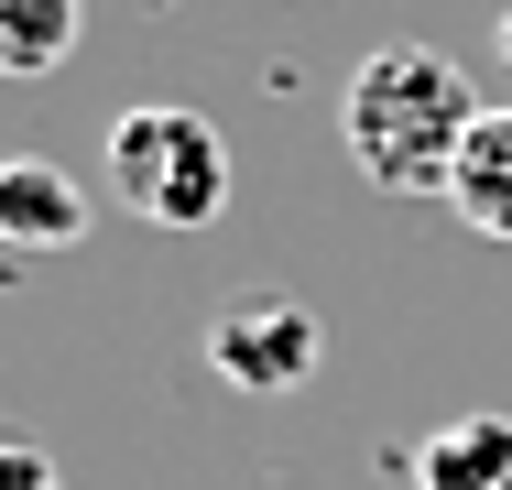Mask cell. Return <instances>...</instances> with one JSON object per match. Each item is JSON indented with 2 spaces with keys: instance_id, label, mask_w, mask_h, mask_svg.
<instances>
[{
  "instance_id": "obj_5",
  "label": "cell",
  "mask_w": 512,
  "mask_h": 490,
  "mask_svg": "<svg viewBox=\"0 0 512 490\" xmlns=\"http://www.w3.org/2000/svg\"><path fill=\"white\" fill-rule=\"evenodd\" d=\"M425 490H512V414H458L414 447Z\"/></svg>"
},
{
  "instance_id": "obj_8",
  "label": "cell",
  "mask_w": 512,
  "mask_h": 490,
  "mask_svg": "<svg viewBox=\"0 0 512 490\" xmlns=\"http://www.w3.org/2000/svg\"><path fill=\"white\" fill-rule=\"evenodd\" d=\"M0 490H55V458L44 447H0Z\"/></svg>"
},
{
  "instance_id": "obj_2",
  "label": "cell",
  "mask_w": 512,
  "mask_h": 490,
  "mask_svg": "<svg viewBox=\"0 0 512 490\" xmlns=\"http://www.w3.org/2000/svg\"><path fill=\"white\" fill-rule=\"evenodd\" d=\"M109 196L131 218H153V229H207L229 207V142H218V120L175 109V98L120 109L109 120Z\"/></svg>"
},
{
  "instance_id": "obj_9",
  "label": "cell",
  "mask_w": 512,
  "mask_h": 490,
  "mask_svg": "<svg viewBox=\"0 0 512 490\" xmlns=\"http://www.w3.org/2000/svg\"><path fill=\"white\" fill-rule=\"evenodd\" d=\"M502 66H512V11H502Z\"/></svg>"
},
{
  "instance_id": "obj_6",
  "label": "cell",
  "mask_w": 512,
  "mask_h": 490,
  "mask_svg": "<svg viewBox=\"0 0 512 490\" xmlns=\"http://www.w3.org/2000/svg\"><path fill=\"white\" fill-rule=\"evenodd\" d=\"M447 207L480 229V240H512V109H480L458 175H447Z\"/></svg>"
},
{
  "instance_id": "obj_1",
  "label": "cell",
  "mask_w": 512,
  "mask_h": 490,
  "mask_svg": "<svg viewBox=\"0 0 512 490\" xmlns=\"http://www.w3.org/2000/svg\"><path fill=\"white\" fill-rule=\"evenodd\" d=\"M469 131H480L469 66H447L436 44H371L338 98V142L382 196H447Z\"/></svg>"
},
{
  "instance_id": "obj_7",
  "label": "cell",
  "mask_w": 512,
  "mask_h": 490,
  "mask_svg": "<svg viewBox=\"0 0 512 490\" xmlns=\"http://www.w3.org/2000/svg\"><path fill=\"white\" fill-rule=\"evenodd\" d=\"M77 0H0V77H55L77 55Z\"/></svg>"
},
{
  "instance_id": "obj_3",
  "label": "cell",
  "mask_w": 512,
  "mask_h": 490,
  "mask_svg": "<svg viewBox=\"0 0 512 490\" xmlns=\"http://www.w3.org/2000/svg\"><path fill=\"white\" fill-rule=\"evenodd\" d=\"M316 349H327V327L295 294H240V305L207 316V371L240 382V392H306Z\"/></svg>"
},
{
  "instance_id": "obj_4",
  "label": "cell",
  "mask_w": 512,
  "mask_h": 490,
  "mask_svg": "<svg viewBox=\"0 0 512 490\" xmlns=\"http://www.w3.org/2000/svg\"><path fill=\"white\" fill-rule=\"evenodd\" d=\"M0 240H11V251H77V240H88L77 175L44 164V153H11V164H0Z\"/></svg>"
}]
</instances>
